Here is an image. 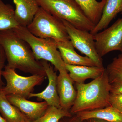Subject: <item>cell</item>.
Returning a JSON list of instances; mask_svg holds the SVG:
<instances>
[{"label":"cell","mask_w":122,"mask_h":122,"mask_svg":"<svg viewBox=\"0 0 122 122\" xmlns=\"http://www.w3.org/2000/svg\"><path fill=\"white\" fill-rule=\"evenodd\" d=\"M6 60L4 51L2 46L0 45V91L2 90L4 85L2 79V72L5 66V63Z\"/></svg>","instance_id":"23"},{"label":"cell","mask_w":122,"mask_h":122,"mask_svg":"<svg viewBox=\"0 0 122 122\" xmlns=\"http://www.w3.org/2000/svg\"><path fill=\"white\" fill-rule=\"evenodd\" d=\"M0 114L7 122H22L29 119L10 102L1 90L0 91Z\"/></svg>","instance_id":"17"},{"label":"cell","mask_w":122,"mask_h":122,"mask_svg":"<svg viewBox=\"0 0 122 122\" xmlns=\"http://www.w3.org/2000/svg\"><path fill=\"white\" fill-rule=\"evenodd\" d=\"M121 13L122 14V13Z\"/></svg>","instance_id":"29"},{"label":"cell","mask_w":122,"mask_h":122,"mask_svg":"<svg viewBox=\"0 0 122 122\" xmlns=\"http://www.w3.org/2000/svg\"><path fill=\"white\" fill-rule=\"evenodd\" d=\"M12 29L18 37L28 44L37 60L50 62L59 72L67 71L54 40L35 36L24 26L19 25Z\"/></svg>","instance_id":"4"},{"label":"cell","mask_w":122,"mask_h":122,"mask_svg":"<svg viewBox=\"0 0 122 122\" xmlns=\"http://www.w3.org/2000/svg\"><path fill=\"white\" fill-rule=\"evenodd\" d=\"M82 121L97 119L111 122H122V113L110 106L92 110L80 112L76 114Z\"/></svg>","instance_id":"16"},{"label":"cell","mask_w":122,"mask_h":122,"mask_svg":"<svg viewBox=\"0 0 122 122\" xmlns=\"http://www.w3.org/2000/svg\"><path fill=\"white\" fill-rule=\"evenodd\" d=\"M72 115L69 111L62 108L49 106L42 116L32 122H59L63 118Z\"/></svg>","instance_id":"20"},{"label":"cell","mask_w":122,"mask_h":122,"mask_svg":"<svg viewBox=\"0 0 122 122\" xmlns=\"http://www.w3.org/2000/svg\"><path fill=\"white\" fill-rule=\"evenodd\" d=\"M83 10L89 20L95 25L100 20L106 0H74Z\"/></svg>","instance_id":"18"},{"label":"cell","mask_w":122,"mask_h":122,"mask_svg":"<svg viewBox=\"0 0 122 122\" xmlns=\"http://www.w3.org/2000/svg\"><path fill=\"white\" fill-rule=\"evenodd\" d=\"M32 122V121L28 119V120H25V121H24V122Z\"/></svg>","instance_id":"28"},{"label":"cell","mask_w":122,"mask_h":122,"mask_svg":"<svg viewBox=\"0 0 122 122\" xmlns=\"http://www.w3.org/2000/svg\"><path fill=\"white\" fill-rule=\"evenodd\" d=\"M65 67L71 78L76 83H84L89 79H95L105 71L104 67L72 65L65 64Z\"/></svg>","instance_id":"14"},{"label":"cell","mask_w":122,"mask_h":122,"mask_svg":"<svg viewBox=\"0 0 122 122\" xmlns=\"http://www.w3.org/2000/svg\"><path fill=\"white\" fill-rule=\"evenodd\" d=\"M2 76L6 81V86L2 88V92L5 95H15L29 98L36 86L41 85L46 76L39 75H32L24 77L18 74L15 70L6 65L2 72Z\"/></svg>","instance_id":"6"},{"label":"cell","mask_w":122,"mask_h":122,"mask_svg":"<svg viewBox=\"0 0 122 122\" xmlns=\"http://www.w3.org/2000/svg\"><path fill=\"white\" fill-rule=\"evenodd\" d=\"M39 7L75 28L90 32L95 25L87 17L74 0H36Z\"/></svg>","instance_id":"3"},{"label":"cell","mask_w":122,"mask_h":122,"mask_svg":"<svg viewBox=\"0 0 122 122\" xmlns=\"http://www.w3.org/2000/svg\"><path fill=\"white\" fill-rule=\"evenodd\" d=\"M74 82L67 71L59 72L57 78V90L60 106L62 109L69 111L77 95Z\"/></svg>","instance_id":"11"},{"label":"cell","mask_w":122,"mask_h":122,"mask_svg":"<svg viewBox=\"0 0 122 122\" xmlns=\"http://www.w3.org/2000/svg\"><path fill=\"white\" fill-rule=\"evenodd\" d=\"M6 96L12 105L16 107L29 119L32 121L42 116L49 106L45 101L41 102H32L15 95H8Z\"/></svg>","instance_id":"10"},{"label":"cell","mask_w":122,"mask_h":122,"mask_svg":"<svg viewBox=\"0 0 122 122\" xmlns=\"http://www.w3.org/2000/svg\"><path fill=\"white\" fill-rule=\"evenodd\" d=\"M61 20L74 48L93 61L97 66L103 67V59L96 51L93 35L88 31L76 28L65 20Z\"/></svg>","instance_id":"8"},{"label":"cell","mask_w":122,"mask_h":122,"mask_svg":"<svg viewBox=\"0 0 122 122\" xmlns=\"http://www.w3.org/2000/svg\"><path fill=\"white\" fill-rule=\"evenodd\" d=\"M15 14L20 26L26 27L31 23L39 6L36 0H13Z\"/></svg>","instance_id":"13"},{"label":"cell","mask_w":122,"mask_h":122,"mask_svg":"<svg viewBox=\"0 0 122 122\" xmlns=\"http://www.w3.org/2000/svg\"><path fill=\"white\" fill-rule=\"evenodd\" d=\"M19 25L13 7L0 0V31L15 28Z\"/></svg>","instance_id":"19"},{"label":"cell","mask_w":122,"mask_h":122,"mask_svg":"<svg viewBox=\"0 0 122 122\" xmlns=\"http://www.w3.org/2000/svg\"><path fill=\"white\" fill-rule=\"evenodd\" d=\"M65 120L63 122H86V121L81 120L76 114H73L71 116L66 117Z\"/></svg>","instance_id":"25"},{"label":"cell","mask_w":122,"mask_h":122,"mask_svg":"<svg viewBox=\"0 0 122 122\" xmlns=\"http://www.w3.org/2000/svg\"><path fill=\"white\" fill-rule=\"evenodd\" d=\"M0 45L4 51L9 67L46 77L41 61L36 59L28 44L12 29L0 31Z\"/></svg>","instance_id":"1"},{"label":"cell","mask_w":122,"mask_h":122,"mask_svg":"<svg viewBox=\"0 0 122 122\" xmlns=\"http://www.w3.org/2000/svg\"><path fill=\"white\" fill-rule=\"evenodd\" d=\"M26 28L32 34L38 37L51 39L56 42L70 40L61 20L41 7Z\"/></svg>","instance_id":"5"},{"label":"cell","mask_w":122,"mask_h":122,"mask_svg":"<svg viewBox=\"0 0 122 122\" xmlns=\"http://www.w3.org/2000/svg\"><path fill=\"white\" fill-rule=\"evenodd\" d=\"M93 37L96 51L101 57L114 51H118L121 52L122 17L119 18L110 27L94 34Z\"/></svg>","instance_id":"7"},{"label":"cell","mask_w":122,"mask_h":122,"mask_svg":"<svg viewBox=\"0 0 122 122\" xmlns=\"http://www.w3.org/2000/svg\"><path fill=\"white\" fill-rule=\"evenodd\" d=\"M109 102L113 107L122 113V95L110 94Z\"/></svg>","instance_id":"22"},{"label":"cell","mask_w":122,"mask_h":122,"mask_svg":"<svg viewBox=\"0 0 122 122\" xmlns=\"http://www.w3.org/2000/svg\"><path fill=\"white\" fill-rule=\"evenodd\" d=\"M56 44L65 64L72 65L97 66L96 63L89 58L86 56H82L77 53L75 51L74 46L70 40L57 42Z\"/></svg>","instance_id":"12"},{"label":"cell","mask_w":122,"mask_h":122,"mask_svg":"<svg viewBox=\"0 0 122 122\" xmlns=\"http://www.w3.org/2000/svg\"><path fill=\"white\" fill-rule=\"evenodd\" d=\"M122 12V0H106L100 20L90 33L94 35L108 27L118 14Z\"/></svg>","instance_id":"15"},{"label":"cell","mask_w":122,"mask_h":122,"mask_svg":"<svg viewBox=\"0 0 122 122\" xmlns=\"http://www.w3.org/2000/svg\"><path fill=\"white\" fill-rule=\"evenodd\" d=\"M44 67L49 83L47 87L41 92L38 93H32L30 95L29 98L36 97L38 100H43L49 106H53L61 108L57 90V76L52 66L47 61L41 60Z\"/></svg>","instance_id":"9"},{"label":"cell","mask_w":122,"mask_h":122,"mask_svg":"<svg viewBox=\"0 0 122 122\" xmlns=\"http://www.w3.org/2000/svg\"><path fill=\"white\" fill-rule=\"evenodd\" d=\"M106 70L110 84L122 81V52L113 59Z\"/></svg>","instance_id":"21"},{"label":"cell","mask_w":122,"mask_h":122,"mask_svg":"<svg viewBox=\"0 0 122 122\" xmlns=\"http://www.w3.org/2000/svg\"><path fill=\"white\" fill-rule=\"evenodd\" d=\"M0 122H7L0 114Z\"/></svg>","instance_id":"27"},{"label":"cell","mask_w":122,"mask_h":122,"mask_svg":"<svg viewBox=\"0 0 122 122\" xmlns=\"http://www.w3.org/2000/svg\"><path fill=\"white\" fill-rule=\"evenodd\" d=\"M85 121H86V122H111L95 118L85 120Z\"/></svg>","instance_id":"26"},{"label":"cell","mask_w":122,"mask_h":122,"mask_svg":"<svg viewBox=\"0 0 122 122\" xmlns=\"http://www.w3.org/2000/svg\"><path fill=\"white\" fill-rule=\"evenodd\" d=\"M110 85L111 93L122 95V81L115 82Z\"/></svg>","instance_id":"24"},{"label":"cell","mask_w":122,"mask_h":122,"mask_svg":"<svg viewBox=\"0 0 122 122\" xmlns=\"http://www.w3.org/2000/svg\"><path fill=\"white\" fill-rule=\"evenodd\" d=\"M75 84L77 95L70 110L72 114L111 106V85L106 69L100 76L89 83Z\"/></svg>","instance_id":"2"}]
</instances>
